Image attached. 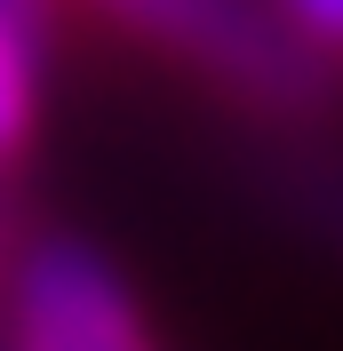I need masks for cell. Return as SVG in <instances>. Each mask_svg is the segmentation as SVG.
Returning <instances> with one entry per match:
<instances>
[{"label":"cell","mask_w":343,"mask_h":351,"mask_svg":"<svg viewBox=\"0 0 343 351\" xmlns=\"http://www.w3.org/2000/svg\"><path fill=\"white\" fill-rule=\"evenodd\" d=\"M8 351H152L128 287L88 247H40L16 287V335Z\"/></svg>","instance_id":"cell-1"},{"label":"cell","mask_w":343,"mask_h":351,"mask_svg":"<svg viewBox=\"0 0 343 351\" xmlns=\"http://www.w3.org/2000/svg\"><path fill=\"white\" fill-rule=\"evenodd\" d=\"M0 8H16V16H48V0H0Z\"/></svg>","instance_id":"cell-5"},{"label":"cell","mask_w":343,"mask_h":351,"mask_svg":"<svg viewBox=\"0 0 343 351\" xmlns=\"http://www.w3.org/2000/svg\"><path fill=\"white\" fill-rule=\"evenodd\" d=\"M40 112V16L0 8V160L32 136Z\"/></svg>","instance_id":"cell-3"},{"label":"cell","mask_w":343,"mask_h":351,"mask_svg":"<svg viewBox=\"0 0 343 351\" xmlns=\"http://www.w3.org/2000/svg\"><path fill=\"white\" fill-rule=\"evenodd\" d=\"M96 8L120 16L128 32H144V40H168L224 72H279V48L263 40V24L239 0H96Z\"/></svg>","instance_id":"cell-2"},{"label":"cell","mask_w":343,"mask_h":351,"mask_svg":"<svg viewBox=\"0 0 343 351\" xmlns=\"http://www.w3.org/2000/svg\"><path fill=\"white\" fill-rule=\"evenodd\" d=\"M279 16L296 24L303 40H320V48H343V0H279Z\"/></svg>","instance_id":"cell-4"}]
</instances>
